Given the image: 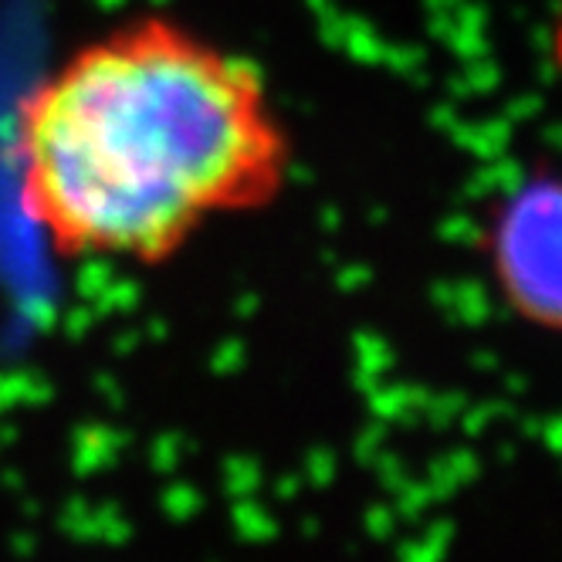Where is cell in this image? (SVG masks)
I'll list each match as a JSON object with an SVG mask.
<instances>
[{
    "label": "cell",
    "mask_w": 562,
    "mask_h": 562,
    "mask_svg": "<svg viewBox=\"0 0 562 562\" xmlns=\"http://www.w3.org/2000/svg\"><path fill=\"white\" fill-rule=\"evenodd\" d=\"M546 48H549V65H552L555 78L562 82V0H552V8H549V37H546Z\"/></svg>",
    "instance_id": "3957f363"
},
{
    "label": "cell",
    "mask_w": 562,
    "mask_h": 562,
    "mask_svg": "<svg viewBox=\"0 0 562 562\" xmlns=\"http://www.w3.org/2000/svg\"><path fill=\"white\" fill-rule=\"evenodd\" d=\"M14 153L52 251L146 268L271 207L295 159L261 68L167 14L78 45L24 99Z\"/></svg>",
    "instance_id": "6da1fadb"
},
{
    "label": "cell",
    "mask_w": 562,
    "mask_h": 562,
    "mask_svg": "<svg viewBox=\"0 0 562 562\" xmlns=\"http://www.w3.org/2000/svg\"><path fill=\"white\" fill-rule=\"evenodd\" d=\"M481 258L518 323L562 336V167H532L495 196Z\"/></svg>",
    "instance_id": "7a4b0ae2"
}]
</instances>
